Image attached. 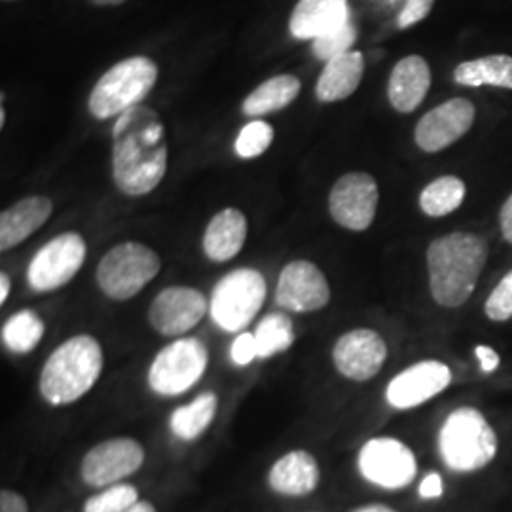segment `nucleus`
<instances>
[{
    "instance_id": "1",
    "label": "nucleus",
    "mask_w": 512,
    "mask_h": 512,
    "mask_svg": "<svg viewBox=\"0 0 512 512\" xmlns=\"http://www.w3.org/2000/svg\"><path fill=\"white\" fill-rule=\"evenodd\" d=\"M167 139L158 112L137 105L116 118L112 128V181L131 196H147L164 181Z\"/></svg>"
},
{
    "instance_id": "2",
    "label": "nucleus",
    "mask_w": 512,
    "mask_h": 512,
    "mask_svg": "<svg viewBox=\"0 0 512 512\" xmlns=\"http://www.w3.org/2000/svg\"><path fill=\"white\" fill-rule=\"evenodd\" d=\"M488 260L486 239L471 232H454L431 241L427 249L429 291L444 308L463 306Z\"/></svg>"
},
{
    "instance_id": "3",
    "label": "nucleus",
    "mask_w": 512,
    "mask_h": 512,
    "mask_svg": "<svg viewBox=\"0 0 512 512\" xmlns=\"http://www.w3.org/2000/svg\"><path fill=\"white\" fill-rule=\"evenodd\" d=\"M103 348L90 334H76L50 353L40 372V395L52 406L86 397L103 374Z\"/></svg>"
},
{
    "instance_id": "4",
    "label": "nucleus",
    "mask_w": 512,
    "mask_h": 512,
    "mask_svg": "<svg viewBox=\"0 0 512 512\" xmlns=\"http://www.w3.org/2000/svg\"><path fill=\"white\" fill-rule=\"evenodd\" d=\"M497 435L484 414L471 406L454 410L440 427L439 452L444 465L456 473L484 469L497 456Z\"/></svg>"
},
{
    "instance_id": "5",
    "label": "nucleus",
    "mask_w": 512,
    "mask_h": 512,
    "mask_svg": "<svg viewBox=\"0 0 512 512\" xmlns=\"http://www.w3.org/2000/svg\"><path fill=\"white\" fill-rule=\"evenodd\" d=\"M158 80V65L145 55L122 59L99 78L88 101L93 118L109 120L141 105Z\"/></svg>"
},
{
    "instance_id": "6",
    "label": "nucleus",
    "mask_w": 512,
    "mask_h": 512,
    "mask_svg": "<svg viewBox=\"0 0 512 512\" xmlns=\"http://www.w3.org/2000/svg\"><path fill=\"white\" fill-rule=\"evenodd\" d=\"M162 258L145 243L124 241L105 253L97 266V287L110 300L126 302L160 274Z\"/></svg>"
},
{
    "instance_id": "7",
    "label": "nucleus",
    "mask_w": 512,
    "mask_h": 512,
    "mask_svg": "<svg viewBox=\"0 0 512 512\" xmlns=\"http://www.w3.org/2000/svg\"><path fill=\"white\" fill-rule=\"evenodd\" d=\"M266 294L264 275L255 268H238L217 281L209 300V315L220 330L243 332L262 310Z\"/></svg>"
},
{
    "instance_id": "8",
    "label": "nucleus",
    "mask_w": 512,
    "mask_h": 512,
    "mask_svg": "<svg viewBox=\"0 0 512 512\" xmlns=\"http://www.w3.org/2000/svg\"><path fill=\"white\" fill-rule=\"evenodd\" d=\"M209 349L200 338H177L156 353L148 368L150 391L171 399L190 391L205 376Z\"/></svg>"
},
{
    "instance_id": "9",
    "label": "nucleus",
    "mask_w": 512,
    "mask_h": 512,
    "mask_svg": "<svg viewBox=\"0 0 512 512\" xmlns=\"http://www.w3.org/2000/svg\"><path fill=\"white\" fill-rule=\"evenodd\" d=\"M88 256L86 239L65 232L42 245L27 266V283L35 293H52L73 281Z\"/></svg>"
},
{
    "instance_id": "10",
    "label": "nucleus",
    "mask_w": 512,
    "mask_h": 512,
    "mask_svg": "<svg viewBox=\"0 0 512 512\" xmlns=\"http://www.w3.org/2000/svg\"><path fill=\"white\" fill-rule=\"evenodd\" d=\"M359 473L366 482L384 490H403L418 475V461L403 440L376 437L366 440L357 458Z\"/></svg>"
},
{
    "instance_id": "11",
    "label": "nucleus",
    "mask_w": 512,
    "mask_h": 512,
    "mask_svg": "<svg viewBox=\"0 0 512 512\" xmlns=\"http://www.w3.org/2000/svg\"><path fill=\"white\" fill-rule=\"evenodd\" d=\"M143 463L145 448L137 440L114 437L88 450L80 463V476L92 488H109L135 475Z\"/></svg>"
},
{
    "instance_id": "12",
    "label": "nucleus",
    "mask_w": 512,
    "mask_h": 512,
    "mask_svg": "<svg viewBox=\"0 0 512 512\" xmlns=\"http://www.w3.org/2000/svg\"><path fill=\"white\" fill-rule=\"evenodd\" d=\"M378 200V183L372 175L363 171L346 173L330 190V217L346 230L365 232L376 219Z\"/></svg>"
},
{
    "instance_id": "13",
    "label": "nucleus",
    "mask_w": 512,
    "mask_h": 512,
    "mask_svg": "<svg viewBox=\"0 0 512 512\" xmlns=\"http://www.w3.org/2000/svg\"><path fill=\"white\" fill-rule=\"evenodd\" d=\"M209 302L200 289L194 287H165L154 296L148 308V323L162 336H183L200 325Z\"/></svg>"
},
{
    "instance_id": "14",
    "label": "nucleus",
    "mask_w": 512,
    "mask_h": 512,
    "mask_svg": "<svg viewBox=\"0 0 512 512\" xmlns=\"http://www.w3.org/2000/svg\"><path fill=\"white\" fill-rule=\"evenodd\" d=\"M330 302V285L310 260L289 262L277 279L275 304L281 310L293 313H313L327 308Z\"/></svg>"
},
{
    "instance_id": "15",
    "label": "nucleus",
    "mask_w": 512,
    "mask_h": 512,
    "mask_svg": "<svg viewBox=\"0 0 512 512\" xmlns=\"http://www.w3.org/2000/svg\"><path fill=\"white\" fill-rule=\"evenodd\" d=\"M387 359L384 338L370 329L349 330L332 348V363L351 382H368L382 370Z\"/></svg>"
},
{
    "instance_id": "16",
    "label": "nucleus",
    "mask_w": 512,
    "mask_h": 512,
    "mask_svg": "<svg viewBox=\"0 0 512 512\" xmlns=\"http://www.w3.org/2000/svg\"><path fill=\"white\" fill-rule=\"evenodd\" d=\"M452 384L450 366L429 359L408 366L385 389V399L395 410H410L431 401Z\"/></svg>"
},
{
    "instance_id": "17",
    "label": "nucleus",
    "mask_w": 512,
    "mask_h": 512,
    "mask_svg": "<svg viewBox=\"0 0 512 512\" xmlns=\"http://www.w3.org/2000/svg\"><path fill=\"white\" fill-rule=\"evenodd\" d=\"M475 105L467 99H450L429 110L416 126V145L429 154L454 145L475 124Z\"/></svg>"
},
{
    "instance_id": "18",
    "label": "nucleus",
    "mask_w": 512,
    "mask_h": 512,
    "mask_svg": "<svg viewBox=\"0 0 512 512\" xmlns=\"http://www.w3.org/2000/svg\"><path fill=\"white\" fill-rule=\"evenodd\" d=\"M54 213V203L46 196H29L0 215V251H10L31 238Z\"/></svg>"
},
{
    "instance_id": "19",
    "label": "nucleus",
    "mask_w": 512,
    "mask_h": 512,
    "mask_svg": "<svg viewBox=\"0 0 512 512\" xmlns=\"http://www.w3.org/2000/svg\"><path fill=\"white\" fill-rule=\"evenodd\" d=\"M321 469L317 459L306 450H293L275 461L268 473L272 492L287 497H304L317 490Z\"/></svg>"
},
{
    "instance_id": "20",
    "label": "nucleus",
    "mask_w": 512,
    "mask_h": 512,
    "mask_svg": "<svg viewBox=\"0 0 512 512\" xmlns=\"http://www.w3.org/2000/svg\"><path fill=\"white\" fill-rule=\"evenodd\" d=\"M431 88V69L420 55H408L401 59L389 76L387 97L393 109L414 112L420 107Z\"/></svg>"
},
{
    "instance_id": "21",
    "label": "nucleus",
    "mask_w": 512,
    "mask_h": 512,
    "mask_svg": "<svg viewBox=\"0 0 512 512\" xmlns=\"http://www.w3.org/2000/svg\"><path fill=\"white\" fill-rule=\"evenodd\" d=\"M247 232V217L239 209H222L209 220L205 228L202 239L203 253L211 262H228L241 253L247 241Z\"/></svg>"
},
{
    "instance_id": "22",
    "label": "nucleus",
    "mask_w": 512,
    "mask_h": 512,
    "mask_svg": "<svg viewBox=\"0 0 512 512\" xmlns=\"http://www.w3.org/2000/svg\"><path fill=\"white\" fill-rule=\"evenodd\" d=\"M348 21V0H300L291 16V33L300 40H315Z\"/></svg>"
},
{
    "instance_id": "23",
    "label": "nucleus",
    "mask_w": 512,
    "mask_h": 512,
    "mask_svg": "<svg viewBox=\"0 0 512 512\" xmlns=\"http://www.w3.org/2000/svg\"><path fill=\"white\" fill-rule=\"evenodd\" d=\"M365 74V55L348 52L327 61L317 80L315 95L321 103H334L348 99L359 88Z\"/></svg>"
},
{
    "instance_id": "24",
    "label": "nucleus",
    "mask_w": 512,
    "mask_h": 512,
    "mask_svg": "<svg viewBox=\"0 0 512 512\" xmlns=\"http://www.w3.org/2000/svg\"><path fill=\"white\" fill-rule=\"evenodd\" d=\"M219 410V397L213 391L200 393L194 401L173 410L169 416V429L179 440L192 442L202 437L211 427Z\"/></svg>"
},
{
    "instance_id": "25",
    "label": "nucleus",
    "mask_w": 512,
    "mask_h": 512,
    "mask_svg": "<svg viewBox=\"0 0 512 512\" xmlns=\"http://www.w3.org/2000/svg\"><path fill=\"white\" fill-rule=\"evenodd\" d=\"M454 80L467 88L495 86L512 90V57L488 55L473 61H465L454 71Z\"/></svg>"
},
{
    "instance_id": "26",
    "label": "nucleus",
    "mask_w": 512,
    "mask_h": 512,
    "mask_svg": "<svg viewBox=\"0 0 512 512\" xmlns=\"http://www.w3.org/2000/svg\"><path fill=\"white\" fill-rule=\"evenodd\" d=\"M300 95V80L293 74H279L260 84L255 92L243 101V112L258 118L270 112L287 109Z\"/></svg>"
},
{
    "instance_id": "27",
    "label": "nucleus",
    "mask_w": 512,
    "mask_h": 512,
    "mask_svg": "<svg viewBox=\"0 0 512 512\" xmlns=\"http://www.w3.org/2000/svg\"><path fill=\"white\" fill-rule=\"evenodd\" d=\"M44 332L46 325L38 313L33 310H21L4 321L0 336L4 348L8 351L16 355H27L38 348V344L44 338Z\"/></svg>"
},
{
    "instance_id": "28",
    "label": "nucleus",
    "mask_w": 512,
    "mask_h": 512,
    "mask_svg": "<svg viewBox=\"0 0 512 512\" xmlns=\"http://www.w3.org/2000/svg\"><path fill=\"white\" fill-rule=\"evenodd\" d=\"M253 334L258 359H272L279 353H285L296 340L293 319L283 311H272L262 317Z\"/></svg>"
},
{
    "instance_id": "29",
    "label": "nucleus",
    "mask_w": 512,
    "mask_h": 512,
    "mask_svg": "<svg viewBox=\"0 0 512 512\" xmlns=\"http://www.w3.org/2000/svg\"><path fill=\"white\" fill-rule=\"evenodd\" d=\"M467 186L454 175H444L427 184L420 194L421 211L427 217L439 219L454 213L465 200Z\"/></svg>"
},
{
    "instance_id": "30",
    "label": "nucleus",
    "mask_w": 512,
    "mask_h": 512,
    "mask_svg": "<svg viewBox=\"0 0 512 512\" xmlns=\"http://www.w3.org/2000/svg\"><path fill=\"white\" fill-rule=\"evenodd\" d=\"M139 499V490L133 484H114L105 488L103 492L92 495L82 512H126L131 509Z\"/></svg>"
},
{
    "instance_id": "31",
    "label": "nucleus",
    "mask_w": 512,
    "mask_h": 512,
    "mask_svg": "<svg viewBox=\"0 0 512 512\" xmlns=\"http://www.w3.org/2000/svg\"><path fill=\"white\" fill-rule=\"evenodd\" d=\"M274 143V128L268 122H249L239 131L236 139V154L243 160L262 156Z\"/></svg>"
},
{
    "instance_id": "32",
    "label": "nucleus",
    "mask_w": 512,
    "mask_h": 512,
    "mask_svg": "<svg viewBox=\"0 0 512 512\" xmlns=\"http://www.w3.org/2000/svg\"><path fill=\"white\" fill-rule=\"evenodd\" d=\"M355 38H357V29L351 21H348L342 27L315 38L313 40V54L317 55L319 59H323V61H330L338 55L351 52V46H353Z\"/></svg>"
},
{
    "instance_id": "33",
    "label": "nucleus",
    "mask_w": 512,
    "mask_h": 512,
    "mask_svg": "<svg viewBox=\"0 0 512 512\" xmlns=\"http://www.w3.org/2000/svg\"><path fill=\"white\" fill-rule=\"evenodd\" d=\"M484 311L488 319L503 323L512 317V270L505 275L486 300Z\"/></svg>"
},
{
    "instance_id": "34",
    "label": "nucleus",
    "mask_w": 512,
    "mask_h": 512,
    "mask_svg": "<svg viewBox=\"0 0 512 512\" xmlns=\"http://www.w3.org/2000/svg\"><path fill=\"white\" fill-rule=\"evenodd\" d=\"M230 359L238 366H249L258 359L256 351L255 334L253 332H239L230 346Z\"/></svg>"
},
{
    "instance_id": "35",
    "label": "nucleus",
    "mask_w": 512,
    "mask_h": 512,
    "mask_svg": "<svg viewBox=\"0 0 512 512\" xmlns=\"http://www.w3.org/2000/svg\"><path fill=\"white\" fill-rule=\"evenodd\" d=\"M437 0H406L403 12L399 14V27L408 29L427 18Z\"/></svg>"
},
{
    "instance_id": "36",
    "label": "nucleus",
    "mask_w": 512,
    "mask_h": 512,
    "mask_svg": "<svg viewBox=\"0 0 512 512\" xmlns=\"http://www.w3.org/2000/svg\"><path fill=\"white\" fill-rule=\"evenodd\" d=\"M0 512H29L27 499L14 490L0 492Z\"/></svg>"
},
{
    "instance_id": "37",
    "label": "nucleus",
    "mask_w": 512,
    "mask_h": 512,
    "mask_svg": "<svg viewBox=\"0 0 512 512\" xmlns=\"http://www.w3.org/2000/svg\"><path fill=\"white\" fill-rule=\"evenodd\" d=\"M442 492H444L442 478H440V475H437V473H429V475L425 476V478L421 480V499H439Z\"/></svg>"
},
{
    "instance_id": "38",
    "label": "nucleus",
    "mask_w": 512,
    "mask_h": 512,
    "mask_svg": "<svg viewBox=\"0 0 512 512\" xmlns=\"http://www.w3.org/2000/svg\"><path fill=\"white\" fill-rule=\"evenodd\" d=\"M476 357H478V361H480V368H482V372L484 374H492L495 368L499 366V355H497V351L494 348H490V346H478L475 349Z\"/></svg>"
},
{
    "instance_id": "39",
    "label": "nucleus",
    "mask_w": 512,
    "mask_h": 512,
    "mask_svg": "<svg viewBox=\"0 0 512 512\" xmlns=\"http://www.w3.org/2000/svg\"><path fill=\"white\" fill-rule=\"evenodd\" d=\"M499 222H501V232L503 238L507 239L512 245V194L507 198L505 205L501 207V215H499Z\"/></svg>"
},
{
    "instance_id": "40",
    "label": "nucleus",
    "mask_w": 512,
    "mask_h": 512,
    "mask_svg": "<svg viewBox=\"0 0 512 512\" xmlns=\"http://www.w3.org/2000/svg\"><path fill=\"white\" fill-rule=\"evenodd\" d=\"M10 291H12V281H10V275L0 274V304H4L6 300H8V296H10Z\"/></svg>"
},
{
    "instance_id": "41",
    "label": "nucleus",
    "mask_w": 512,
    "mask_h": 512,
    "mask_svg": "<svg viewBox=\"0 0 512 512\" xmlns=\"http://www.w3.org/2000/svg\"><path fill=\"white\" fill-rule=\"evenodd\" d=\"M353 512H399L395 511V509H391V507H387V505H382V503H370V505H365V507H359V509H355Z\"/></svg>"
},
{
    "instance_id": "42",
    "label": "nucleus",
    "mask_w": 512,
    "mask_h": 512,
    "mask_svg": "<svg viewBox=\"0 0 512 512\" xmlns=\"http://www.w3.org/2000/svg\"><path fill=\"white\" fill-rule=\"evenodd\" d=\"M126 512H158L156 507L150 503V501H137L131 509Z\"/></svg>"
},
{
    "instance_id": "43",
    "label": "nucleus",
    "mask_w": 512,
    "mask_h": 512,
    "mask_svg": "<svg viewBox=\"0 0 512 512\" xmlns=\"http://www.w3.org/2000/svg\"><path fill=\"white\" fill-rule=\"evenodd\" d=\"M93 4H97V6H120V4H124L126 0H92Z\"/></svg>"
},
{
    "instance_id": "44",
    "label": "nucleus",
    "mask_w": 512,
    "mask_h": 512,
    "mask_svg": "<svg viewBox=\"0 0 512 512\" xmlns=\"http://www.w3.org/2000/svg\"><path fill=\"white\" fill-rule=\"evenodd\" d=\"M4 122H6V110H4V105L0 107V128H4Z\"/></svg>"
}]
</instances>
